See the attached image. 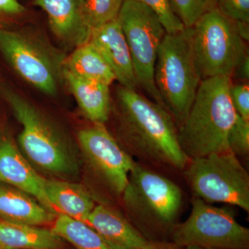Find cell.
Returning a JSON list of instances; mask_svg holds the SVG:
<instances>
[{
  "label": "cell",
  "instance_id": "obj_8",
  "mask_svg": "<svg viewBox=\"0 0 249 249\" xmlns=\"http://www.w3.org/2000/svg\"><path fill=\"white\" fill-rule=\"evenodd\" d=\"M77 139L94 184L95 200L112 206L121 202L135 160L105 124H91L80 129Z\"/></svg>",
  "mask_w": 249,
  "mask_h": 249
},
{
  "label": "cell",
  "instance_id": "obj_16",
  "mask_svg": "<svg viewBox=\"0 0 249 249\" xmlns=\"http://www.w3.org/2000/svg\"><path fill=\"white\" fill-rule=\"evenodd\" d=\"M64 78L85 117L91 124L106 125L111 112L110 86L82 78L65 69Z\"/></svg>",
  "mask_w": 249,
  "mask_h": 249
},
{
  "label": "cell",
  "instance_id": "obj_17",
  "mask_svg": "<svg viewBox=\"0 0 249 249\" xmlns=\"http://www.w3.org/2000/svg\"><path fill=\"white\" fill-rule=\"evenodd\" d=\"M56 216L27 193L0 182L1 221L40 227L53 222Z\"/></svg>",
  "mask_w": 249,
  "mask_h": 249
},
{
  "label": "cell",
  "instance_id": "obj_32",
  "mask_svg": "<svg viewBox=\"0 0 249 249\" xmlns=\"http://www.w3.org/2000/svg\"></svg>",
  "mask_w": 249,
  "mask_h": 249
},
{
  "label": "cell",
  "instance_id": "obj_7",
  "mask_svg": "<svg viewBox=\"0 0 249 249\" xmlns=\"http://www.w3.org/2000/svg\"><path fill=\"white\" fill-rule=\"evenodd\" d=\"M186 29L201 80L217 76L231 78L237 65L249 55L247 42L241 36L237 23L217 9Z\"/></svg>",
  "mask_w": 249,
  "mask_h": 249
},
{
  "label": "cell",
  "instance_id": "obj_24",
  "mask_svg": "<svg viewBox=\"0 0 249 249\" xmlns=\"http://www.w3.org/2000/svg\"><path fill=\"white\" fill-rule=\"evenodd\" d=\"M229 150L239 160H248L249 156V121L237 114L228 136Z\"/></svg>",
  "mask_w": 249,
  "mask_h": 249
},
{
  "label": "cell",
  "instance_id": "obj_21",
  "mask_svg": "<svg viewBox=\"0 0 249 249\" xmlns=\"http://www.w3.org/2000/svg\"><path fill=\"white\" fill-rule=\"evenodd\" d=\"M52 230L75 249H114L89 224L58 213Z\"/></svg>",
  "mask_w": 249,
  "mask_h": 249
},
{
  "label": "cell",
  "instance_id": "obj_13",
  "mask_svg": "<svg viewBox=\"0 0 249 249\" xmlns=\"http://www.w3.org/2000/svg\"><path fill=\"white\" fill-rule=\"evenodd\" d=\"M44 178L24 157L12 139L5 135L0 137V182L27 193L49 211L58 214L46 196Z\"/></svg>",
  "mask_w": 249,
  "mask_h": 249
},
{
  "label": "cell",
  "instance_id": "obj_14",
  "mask_svg": "<svg viewBox=\"0 0 249 249\" xmlns=\"http://www.w3.org/2000/svg\"><path fill=\"white\" fill-rule=\"evenodd\" d=\"M88 42L102 55L119 85L138 91L130 52L118 19L92 29Z\"/></svg>",
  "mask_w": 249,
  "mask_h": 249
},
{
  "label": "cell",
  "instance_id": "obj_31",
  "mask_svg": "<svg viewBox=\"0 0 249 249\" xmlns=\"http://www.w3.org/2000/svg\"><path fill=\"white\" fill-rule=\"evenodd\" d=\"M182 249H218V248H204V247H188L182 248Z\"/></svg>",
  "mask_w": 249,
  "mask_h": 249
},
{
  "label": "cell",
  "instance_id": "obj_11",
  "mask_svg": "<svg viewBox=\"0 0 249 249\" xmlns=\"http://www.w3.org/2000/svg\"><path fill=\"white\" fill-rule=\"evenodd\" d=\"M191 203L189 217L177 224L170 242L180 248L249 249V229L237 222L229 205L217 207L196 196Z\"/></svg>",
  "mask_w": 249,
  "mask_h": 249
},
{
  "label": "cell",
  "instance_id": "obj_4",
  "mask_svg": "<svg viewBox=\"0 0 249 249\" xmlns=\"http://www.w3.org/2000/svg\"><path fill=\"white\" fill-rule=\"evenodd\" d=\"M230 77L201 80L183 124L178 127L180 146L190 160L226 151L228 136L237 118L230 96Z\"/></svg>",
  "mask_w": 249,
  "mask_h": 249
},
{
  "label": "cell",
  "instance_id": "obj_26",
  "mask_svg": "<svg viewBox=\"0 0 249 249\" xmlns=\"http://www.w3.org/2000/svg\"><path fill=\"white\" fill-rule=\"evenodd\" d=\"M217 9L234 22L249 24V0H217Z\"/></svg>",
  "mask_w": 249,
  "mask_h": 249
},
{
  "label": "cell",
  "instance_id": "obj_28",
  "mask_svg": "<svg viewBox=\"0 0 249 249\" xmlns=\"http://www.w3.org/2000/svg\"><path fill=\"white\" fill-rule=\"evenodd\" d=\"M230 96L234 109L241 117L249 121V83L232 82L230 88Z\"/></svg>",
  "mask_w": 249,
  "mask_h": 249
},
{
  "label": "cell",
  "instance_id": "obj_29",
  "mask_svg": "<svg viewBox=\"0 0 249 249\" xmlns=\"http://www.w3.org/2000/svg\"><path fill=\"white\" fill-rule=\"evenodd\" d=\"M235 78L239 83H249V55L237 65L231 78Z\"/></svg>",
  "mask_w": 249,
  "mask_h": 249
},
{
  "label": "cell",
  "instance_id": "obj_25",
  "mask_svg": "<svg viewBox=\"0 0 249 249\" xmlns=\"http://www.w3.org/2000/svg\"><path fill=\"white\" fill-rule=\"evenodd\" d=\"M152 9L158 16L167 34L179 32L184 26L172 9L170 0H137Z\"/></svg>",
  "mask_w": 249,
  "mask_h": 249
},
{
  "label": "cell",
  "instance_id": "obj_12",
  "mask_svg": "<svg viewBox=\"0 0 249 249\" xmlns=\"http://www.w3.org/2000/svg\"><path fill=\"white\" fill-rule=\"evenodd\" d=\"M48 17L52 34L64 47L72 50L89 40L85 0H34Z\"/></svg>",
  "mask_w": 249,
  "mask_h": 249
},
{
  "label": "cell",
  "instance_id": "obj_27",
  "mask_svg": "<svg viewBox=\"0 0 249 249\" xmlns=\"http://www.w3.org/2000/svg\"><path fill=\"white\" fill-rule=\"evenodd\" d=\"M26 14L27 9L18 0H0V29L18 24Z\"/></svg>",
  "mask_w": 249,
  "mask_h": 249
},
{
  "label": "cell",
  "instance_id": "obj_2",
  "mask_svg": "<svg viewBox=\"0 0 249 249\" xmlns=\"http://www.w3.org/2000/svg\"><path fill=\"white\" fill-rule=\"evenodd\" d=\"M120 203L125 217L145 238L170 242L179 223L183 193L170 178L135 161Z\"/></svg>",
  "mask_w": 249,
  "mask_h": 249
},
{
  "label": "cell",
  "instance_id": "obj_22",
  "mask_svg": "<svg viewBox=\"0 0 249 249\" xmlns=\"http://www.w3.org/2000/svg\"><path fill=\"white\" fill-rule=\"evenodd\" d=\"M87 22L90 29H97L116 20L124 0H85Z\"/></svg>",
  "mask_w": 249,
  "mask_h": 249
},
{
  "label": "cell",
  "instance_id": "obj_30",
  "mask_svg": "<svg viewBox=\"0 0 249 249\" xmlns=\"http://www.w3.org/2000/svg\"><path fill=\"white\" fill-rule=\"evenodd\" d=\"M144 249H182L170 242H153L150 247Z\"/></svg>",
  "mask_w": 249,
  "mask_h": 249
},
{
  "label": "cell",
  "instance_id": "obj_18",
  "mask_svg": "<svg viewBox=\"0 0 249 249\" xmlns=\"http://www.w3.org/2000/svg\"><path fill=\"white\" fill-rule=\"evenodd\" d=\"M44 190L51 205L58 213L86 222L96 206L89 190L79 183L44 178Z\"/></svg>",
  "mask_w": 249,
  "mask_h": 249
},
{
  "label": "cell",
  "instance_id": "obj_23",
  "mask_svg": "<svg viewBox=\"0 0 249 249\" xmlns=\"http://www.w3.org/2000/svg\"><path fill=\"white\" fill-rule=\"evenodd\" d=\"M170 2L184 27L190 28L204 15L217 9V0H170Z\"/></svg>",
  "mask_w": 249,
  "mask_h": 249
},
{
  "label": "cell",
  "instance_id": "obj_1",
  "mask_svg": "<svg viewBox=\"0 0 249 249\" xmlns=\"http://www.w3.org/2000/svg\"><path fill=\"white\" fill-rule=\"evenodd\" d=\"M110 133L135 161L152 169L183 173L189 159L180 146L178 127L161 106L137 90L119 84L111 95Z\"/></svg>",
  "mask_w": 249,
  "mask_h": 249
},
{
  "label": "cell",
  "instance_id": "obj_20",
  "mask_svg": "<svg viewBox=\"0 0 249 249\" xmlns=\"http://www.w3.org/2000/svg\"><path fill=\"white\" fill-rule=\"evenodd\" d=\"M65 70L77 76L110 86L116 81L110 67L90 42L76 47L67 55Z\"/></svg>",
  "mask_w": 249,
  "mask_h": 249
},
{
  "label": "cell",
  "instance_id": "obj_19",
  "mask_svg": "<svg viewBox=\"0 0 249 249\" xmlns=\"http://www.w3.org/2000/svg\"><path fill=\"white\" fill-rule=\"evenodd\" d=\"M62 247V239L52 229L0 222V249H61Z\"/></svg>",
  "mask_w": 249,
  "mask_h": 249
},
{
  "label": "cell",
  "instance_id": "obj_9",
  "mask_svg": "<svg viewBox=\"0 0 249 249\" xmlns=\"http://www.w3.org/2000/svg\"><path fill=\"white\" fill-rule=\"evenodd\" d=\"M182 173L194 196L249 212V175L230 150L190 160Z\"/></svg>",
  "mask_w": 249,
  "mask_h": 249
},
{
  "label": "cell",
  "instance_id": "obj_5",
  "mask_svg": "<svg viewBox=\"0 0 249 249\" xmlns=\"http://www.w3.org/2000/svg\"><path fill=\"white\" fill-rule=\"evenodd\" d=\"M0 52L18 76L44 94L57 96L65 85L67 55L39 31L0 29Z\"/></svg>",
  "mask_w": 249,
  "mask_h": 249
},
{
  "label": "cell",
  "instance_id": "obj_3",
  "mask_svg": "<svg viewBox=\"0 0 249 249\" xmlns=\"http://www.w3.org/2000/svg\"><path fill=\"white\" fill-rule=\"evenodd\" d=\"M0 96L22 125L18 146L36 168L55 176L71 177L78 163L66 134L45 111L22 93L0 85Z\"/></svg>",
  "mask_w": 249,
  "mask_h": 249
},
{
  "label": "cell",
  "instance_id": "obj_15",
  "mask_svg": "<svg viewBox=\"0 0 249 249\" xmlns=\"http://www.w3.org/2000/svg\"><path fill=\"white\" fill-rule=\"evenodd\" d=\"M86 223L114 249H144L153 243L145 238L120 210L112 205H96Z\"/></svg>",
  "mask_w": 249,
  "mask_h": 249
},
{
  "label": "cell",
  "instance_id": "obj_6",
  "mask_svg": "<svg viewBox=\"0 0 249 249\" xmlns=\"http://www.w3.org/2000/svg\"><path fill=\"white\" fill-rule=\"evenodd\" d=\"M201 82L188 30L165 34L155 68V83L163 108L177 127L186 119Z\"/></svg>",
  "mask_w": 249,
  "mask_h": 249
},
{
  "label": "cell",
  "instance_id": "obj_10",
  "mask_svg": "<svg viewBox=\"0 0 249 249\" xmlns=\"http://www.w3.org/2000/svg\"><path fill=\"white\" fill-rule=\"evenodd\" d=\"M117 19L128 45L138 88L163 108L155 86V68L166 31L155 13L137 0H124Z\"/></svg>",
  "mask_w": 249,
  "mask_h": 249
}]
</instances>
